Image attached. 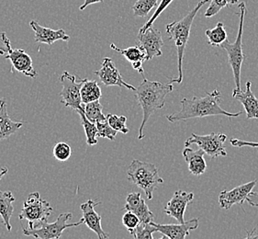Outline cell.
<instances>
[{"label":"cell","instance_id":"6da1fadb","mask_svg":"<svg viewBox=\"0 0 258 239\" xmlns=\"http://www.w3.org/2000/svg\"><path fill=\"white\" fill-rule=\"evenodd\" d=\"M181 109L178 112H175L166 116V119L170 123H176L180 121L204 118L208 116L224 115L228 117H238L242 114V111L232 113L226 111L221 107L222 95L218 90H213L212 93H207L204 97H194L192 99H184L181 100Z\"/></svg>","mask_w":258,"mask_h":239},{"label":"cell","instance_id":"7a4b0ae2","mask_svg":"<svg viewBox=\"0 0 258 239\" xmlns=\"http://www.w3.org/2000/svg\"><path fill=\"white\" fill-rule=\"evenodd\" d=\"M173 84L150 81L147 78H144L142 83L140 84L139 87L135 90V98L138 100L144 113L143 122L139 128V140H142L145 137L143 131L151 115L153 114L156 109L164 108L165 98L168 94L173 91Z\"/></svg>","mask_w":258,"mask_h":239},{"label":"cell","instance_id":"3957f363","mask_svg":"<svg viewBox=\"0 0 258 239\" xmlns=\"http://www.w3.org/2000/svg\"><path fill=\"white\" fill-rule=\"evenodd\" d=\"M211 2V0H202L192 11L187 13L180 21H174L170 24L166 25V33L171 41H174L176 47L177 52V69L178 77L176 78H168L170 84H181L183 81V59L185 54L186 44L190 35L191 26L193 24L194 19L198 12L203 6Z\"/></svg>","mask_w":258,"mask_h":239},{"label":"cell","instance_id":"277c9868","mask_svg":"<svg viewBox=\"0 0 258 239\" xmlns=\"http://www.w3.org/2000/svg\"><path fill=\"white\" fill-rule=\"evenodd\" d=\"M127 176L130 182L145 192L148 200L153 199V194L164 180L159 176L158 168L155 164L134 159L128 169Z\"/></svg>","mask_w":258,"mask_h":239},{"label":"cell","instance_id":"5b68a950","mask_svg":"<svg viewBox=\"0 0 258 239\" xmlns=\"http://www.w3.org/2000/svg\"><path fill=\"white\" fill-rule=\"evenodd\" d=\"M238 8L240 11V23H239V30H238L236 40L233 43H231L226 40L221 46L227 52L229 63H230V66L232 67L233 79L235 82V89H233L232 95L242 90L241 89V69H242L243 61L246 58L243 51V22H244V17L246 14L245 2H241L238 5Z\"/></svg>","mask_w":258,"mask_h":239},{"label":"cell","instance_id":"8992f818","mask_svg":"<svg viewBox=\"0 0 258 239\" xmlns=\"http://www.w3.org/2000/svg\"><path fill=\"white\" fill-rule=\"evenodd\" d=\"M52 206L45 200H42L40 193H32L23 203V207L19 215L20 220H27L29 228H36L42 222L47 221L52 213Z\"/></svg>","mask_w":258,"mask_h":239},{"label":"cell","instance_id":"52a82bcc","mask_svg":"<svg viewBox=\"0 0 258 239\" xmlns=\"http://www.w3.org/2000/svg\"><path fill=\"white\" fill-rule=\"evenodd\" d=\"M72 213H61L55 222L48 223V220L41 223L40 226L36 228H23V234L28 236H32L34 238L40 239H59L62 236V232L66 229L78 226L84 224V218L80 219L77 223L68 224V220L72 218Z\"/></svg>","mask_w":258,"mask_h":239},{"label":"cell","instance_id":"ba28073f","mask_svg":"<svg viewBox=\"0 0 258 239\" xmlns=\"http://www.w3.org/2000/svg\"><path fill=\"white\" fill-rule=\"evenodd\" d=\"M86 78H77L76 76L68 73L64 71L62 74L61 78L59 79L60 83L62 84V89L60 92L61 96V103L64 105L67 108L78 111V110H84L85 108L82 106V99L80 90L82 88V85L85 82Z\"/></svg>","mask_w":258,"mask_h":239},{"label":"cell","instance_id":"9c48e42d","mask_svg":"<svg viewBox=\"0 0 258 239\" xmlns=\"http://www.w3.org/2000/svg\"><path fill=\"white\" fill-rule=\"evenodd\" d=\"M227 136L224 134L212 133L210 135H200L192 134L188 139L185 142V146L197 145L201 149L205 152L212 158L218 156H226L227 152L225 148V142Z\"/></svg>","mask_w":258,"mask_h":239},{"label":"cell","instance_id":"30bf717a","mask_svg":"<svg viewBox=\"0 0 258 239\" xmlns=\"http://www.w3.org/2000/svg\"><path fill=\"white\" fill-rule=\"evenodd\" d=\"M138 42L146 53L145 61H150L155 56H161L163 54L162 47L164 46V41L162 33L155 28L150 27L145 32L139 33Z\"/></svg>","mask_w":258,"mask_h":239},{"label":"cell","instance_id":"8fae6325","mask_svg":"<svg viewBox=\"0 0 258 239\" xmlns=\"http://www.w3.org/2000/svg\"><path fill=\"white\" fill-rule=\"evenodd\" d=\"M94 73L98 76L100 81L107 87L118 86L119 88L124 87L126 89L133 90V91L136 90V88H135L133 85H130L124 81L121 74L119 73L118 68L115 67L111 58H104L102 64H101V68L99 70L95 71Z\"/></svg>","mask_w":258,"mask_h":239},{"label":"cell","instance_id":"7c38bea8","mask_svg":"<svg viewBox=\"0 0 258 239\" xmlns=\"http://www.w3.org/2000/svg\"><path fill=\"white\" fill-rule=\"evenodd\" d=\"M256 185V181L247 182L243 185L232 189L231 191H222L219 195V203L220 207L223 210H229L235 204L243 205L246 201L249 193L253 191V188Z\"/></svg>","mask_w":258,"mask_h":239},{"label":"cell","instance_id":"4fadbf2b","mask_svg":"<svg viewBox=\"0 0 258 239\" xmlns=\"http://www.w3.org/2000/svg\"><path fill=\"white\" fill-rule=\"evenodd\" d=\"M194 199V193H186L184 191H176L173 197L167 203L164 208V213L176 219L178 223H185V212L187 205L191 203Z\"/></svg>","mask_w":258,"mask_h":239},{"label":"cell","instance_id":"5bb4252c","mask_svg":"<svg viewBox=\"0 0 258 239\" xmlns=\"http://www.w3.org/2000/svg\"><path fill=\"white\" fill-rule=\"evenodd\" d=\"M6 59L11 62V71H18L28 78L35 79L38 77L36 70L33 68L31 56L22 49H11L5 55Z\"/></svg>","mask_w":258,"mask_h":239},{"label":"cell","instance_id":"9a60e30c","mask_svg":"<svg viewBox=\"0 0 258 239\" xmlns=\"http://www.w3.org/2000/svg\"><path fill=\"white\" fill-rule=\"evenodd\" d=\"M199 221L200 219L195 218L177 224H155V222H153V224L157 229V232L163 235L162 238L184 239L190 234L191 231L199 227Z\"/></svg>","mask_w":258,"mask_h":239},{"label":"cell","instance_id":"2e32d148","mask_svg":"<svg viewBox=\"0 0 258 239\" xmlns=\"http://www.w3.org/2000/svg\"><path fill=\"white\" fill-rule=\"evenodd\" d=\"M99 202H94L93 200H88L87 203H83L80 206L82 211L83 218L85 224H87L88 228L95 232L99 239L109 238V234L104 232L101 225V215H99L95 208L99 205Z\"/></svg>","mask_w":258,"mask_h":239},{"label":"cell","instance_id":"e0dca14e","mask_svg":"<svg viewBox=\"0 0 258 239\" xmlns=\"http://www.w3.org/2000/svg\"><path fill=\"white\" fill-rule=\"evenodd\" d=\"M124 210L135 213L139 217L141 223L154 222L155 215L151 212L148 205L139 193H129L126 198Z\"/></svg>","mask_w":258,"mask_h":239},{"label":"cell","instance_id":"ac0fdd59","mask_svg":"<svg viewBox=\"0 0 258 239\" xmlns=\"http://www.w3.org/2000/svg\"><path fill=\"white\" fill-rule=\"evenodd\" d=\"M30 26L34 31L35 33V41L40 43H46L48 45H52V43L57 41H62L68 42L69 40V35L66 31L60 29V30H52L50 28H45L41 26L37 21H31L30 22Z\"/></svg>","mask_w":258,"mask_h":239},{"label":"cell","instance_id":"d6986e66","mask_svg":"<svg viewBox=\"0 0 258 239\" xmlns=\"http://www.w3.org/2000/svg\"><path fill=\"white\" fill-rule=\"evenodd\" d=\"M251 86L252 84L248 81L245 89L233 94L232 97L243 104L247 119H258V99L253 93Z\"/></svg>","mask_w":258,"mask_h":239},{"label":"cell","instance_id":"ffe728a7","mask_svg":"<svg viewBox=\"0 0 258 239\" xmlns=\"http://www.w3.org/2000/svg\"><path fill=\"white\" fill-rule=\"evenodd\" d=\"M205 152L202 149L193 150L188 146H185L183 150V157L185 159L188 170L194 176H201L206 171L207 163L204 159Z\"/></svg>","mask_w":258,"mask_h":239},{"label":"cell","instance_id":"44dd1931","mask_svg":"<svg viewBox=\"0 0 258 239\" xmlns=\"http://www.w3.org/2000/svg\"><path fill=\"white\" fill-rule=\"evenodd\" d=\"M23 123L10 118L5 99H0V141L9 138L22 127Z\"/></svg>","mask_w":258,"mask_h":239},{"label":"cell","instance_id":"7402d4cb","mask_svg":"<svg viewBox=\"0 0 258 239\" xmlns=\"http://www.w3.org/2000/svg\"><path fill=\"white\" fill-rule=\"evenodd\" d=\"M14 202L15 197L11 192H0V216L3 219V223L9 232L12 229L11 218L14 212Z\"/></svg>","mask_w":258,"mask_h":239},{"label":"cell","instance_id":"603a6c76","mask_svg":"<svg viewBox=\"0 0 258 239\" xmlns=\"http://www.w3.org/2000/svg\"><path fill=\"white\" fill-rule=\"evenodd\" d=\"M80 93L84 104L99 100L102 96L101 89L98 86V82L96 80H88L87 78L83 83Z\"/></svg>","mask_w":258,"mask_h":239},{"label":"cell","instance_id":"cb8c5ba5","mask_svg":"<svg viewBox=\"0 0 258 239\" xmlns=\"http://www.w3.org/2000/svg\"><path fill=\"white\" fill-rule=\"evenodd\" d=\"M110 48L119 52L126 58L131 64L136 62H145L146 60V53H145L144 49L140 46H132L126 49H120L116 46L114 43L110 44Z\"/></svg>","mask_w":258,"mask_h":239},{"label":"cell","instance_id":"d4e9b609","mask_svg":"<svg viewBox=\"0 0 258 239\" xmlns=\"http://www.w3.org/2000/svg\"><path fill=\"white\" fill-rule=\"evenodd\" d=\"M205 34L209 44L213 47L222 46V43L228 40L227 32L222 22H218L217 25L212 30H207Z\"/></svg>","mask_w":258,"mask_h":239},{"label":"cell","instance_id":"484cf974","mask_svg":"<svg viewBox=\"0 0 258 239\" xmlns=\"http://www.w3.org/2000/svg\"><path fill=\"white\" fill-rule=\"evenodd\" d=\"M80 119H81V124H82L83 128L85 131V134L87 136V144L88 146H95L98 144V128H97V124L92 123L87 118L85 114L84 110H78L77 111Z\"/></svg>","mask_w":258,"mask_h":239},{"label":"cell","instance_id":"4316f807","mask_svg":"<svg viewBox=\"0 0 258 239\" xmlns=\"http://www.w3.org/2000/svg\"><path fill=\"white\" fill-rule=\"evenodd\" d=\"M85 114L90 122L98 123L107 119V116H105L102 111V105L100 104L99 100L92 101L85 104Z\"/></svg>","mask_w":258,"mask_h":239},{"label":"cell","instance_id":"83f0119b","mask_svg":"<svg viewBox=\"0 0 258 239\" xmlns=\"http://www.w3.org/2000/svg\"><path fill=\"white\" fill-rule=\"evenodd\" d=\"M158 0H136L135 5L133 7L134 15L140 18H145L157 5Z\"/></svg>","mask_w":258,"mask_h":239},{"label":"cell","instance_id":"f1b7e54d","mask_svg":"<svg viewBox=\"0 0 258 239\" xmlns=\"http://www.w3.org/2000/svg\"><path fill=\"white\" fill-rule=\"evenodd\" d=\"M238 2L239 0H211V4L205 12V17L210 19L213 16L217 15L223 8L235 5L238 4Z\"/></svg>","mask_w":258,"mask_h":239},{"label":"cell","instance_id":"f546056e","mask_svg":"<svg viewBox=\"0 0 258 239\" xmlns=\"http://www.w3.org/2000/svg\"><path fill=\"white\" fill-rule=\"evenodd\" d=\"M157 232L153 222L151 223H140L132 235L136 239H153V234Z\"/></svg>","mask_w":258,"mask_h":239},{"label":"cell","instance_id":"4dcf8cb0","mask_svg":"<svg viewBox=\"0 0 258 239\" xmlns=\"http://www.w3.org/2000/svg\"><path fill=\"white\" fill-rule=\"evenodd\" d=\"M107 121L109 122V125L113 128L114 130L117 132H120L124 135L128 134L130 130L129 128L127 127L126 123H127V118L121 115V116H118V115L109 114L107 115Z\"/></svg>","mask_w":258,"mask_h":239},{"label":"cell","instance_id":"1f68e13d","mask_svg":"<svg viewBox=\"0 0 258 239\" xmlns=\"http://www.w3.org/2000/svg\"><path fill=\"white\" fill-rule=\"evenodd\" d=\"M52 154L58 161H68L72 155V149H71V146L68 144L61 142V143H57L55 146L53 147Z\"/></svg>","mask_w":258,"mask_h":239},{"label":"cell","instance_id":"d6a6232c","mask_svg":"<svg viewBox=\"0 0 258 239\" xmlns=\"http://www.w3.org/2000/svg\"><path fill=\"white\" fill-rule=\"evenodd\" d=\"M96 124L98 128V137L107 138L111 141L115 140L118 132L114 130L113 128L109 125V122L107 119L102 122H98Z\"/></svg>","mask_w":258,"mask_h":239},{"label":"cell","instance_id":"836d02e7","mask_svg":"<svg viewBox=\"0 0 258 239\" xmlns=\"http://www.w3.org/2000/svg\"><path fill=\"white\" fill-rule=\"evenodd\" d=\"M173 1H174V0H161L160 4L157 7V9H156V11H155V13L153 14V16L150 18L148 21L145 22V25L140 29L139 33L145 32L147 29H149L150 27L153 26V23L156 21V19L162 14L163 11H165V9H166L168 6L170 5Z\"/></svg>","mask_w":258,"mask_h":239},{"label":"cell","instance_id":"e575fe53","mask_svg":"<svg viewBox=\"0 0 258 239\" xmlns=\"http://www.w3.org/2000/svg\"><path fill=\"white\" fill-rule=\"evenodd\" d=\"M141 221L139 217L133 212L127 211L124 213L123 217H122V224L126 229L128 230L130 234H132L134 233L136 227L139 225Z\"/></svg>","mask_w":258,"mask_h":239},{"label":"cell","instance_id":"d590c367","mask_svg":"<svg viewBox=\"0 0 258 239\" xmlns=\"http://www.w3.org/2000/svg\"><path fill=\"white\" fill-rule=\"evenodd\" d=\"M12 49L11 40L8 38L6 32L0 33V54L5 55Z\"/></svg>","mask_w":258,"mask_h":239},{"label":"cell","instance_id":"8d00e7d4","mask_svg":"<svg viewBox=\"0 0 258 239\" xmlns=\"http://www.w3.org/2000/svg\"><path fill=\"white\" fill-rule=\"evenodd\" d=\"M231 144H232V146H235V147L250 146V147L258 148V142H249V141L240 140V139H237V138H232V139H231Z\"/></svg>","mask_w":258,"mask_h":239},{"label":"cell","instance_id":"74e56055","mask_svg":"<svg viewBox=\"0 0 258 239\" xmlns=\"http://www.w3.org/2000/svg\"><path fill=\"white\" fill-rule=\"evenodd\" d=\"M246 202L253 207H258V192L252 191L249 193V195L246 198Z\"/></svg>","mask_w":258,"mask_h":239},{"label":"cell","instance_id":"f35d334b","mask_svg":"<svg viewBox=\"0 0 258 239\" xmlns=\"http://www.w3.org/2000/svg\"><path fill=\"white\" fill-rule=\"evenodd\" d=\"M104 0H85L84 1V4L80 6L79 10L83 11L87 7L90 5H93V4H97V3H103Z\"/></svg>","mask_w":258,"mask_h":239},{"label":"cell","instance_id":"ab89813d","mask_svg":"<svg viewBox=\"0 0 258 239\" xmlns=\"http://www.w3.org/2000/svg\"><path fill=\"white\" fill-rule=\"evenodd\" d=\"M143 63L144 62H136L133 63L132 64V66H133V68L135 69V70H137L140 74H142V75H144V68H143Z\"/></svg>","mask_w":258,"mask_h":239},{"label":"cell","instance_id":"60d3db41","mask_svg":"<svg viewBox=\"0 0 258 239\" xmlns=\"http://www.w3.org/2000/svg\"><path fill=\"white\" fill-rule=\"evenodd\" d=\"M7 173H8V168L7 167H1L0 168V180L4 177Z\"/></svg>","mask_w":258,"mask_h":239},{"label":"cell","instance_id":"b9f144b4","mask_svg":"<svg viewBox=\"0 0 258 239\" xmlns=\"http://www.w3.org/2000/svg\"><path fill=\"white\" fill-rule=\"evenodd\" d=\"M247 237L248 238H258V234H254L251 232H248Z\"/></svg>","mask_w":258,"mask_h":239}]
</instances>
